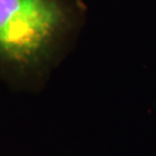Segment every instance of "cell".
Returning <instances> with one entry per match:
<instances>
[{
  "instance_id": "1",
  "label": "cell",
  "mask_w": 156,
  "mask_h": 156,
  "mask_svg": "<svg viewBox=\"0 0 156 156\" xmlns=\"http://www.w3.org/2000/svg\"><path fill=\"white\" fill-rule=\"evenodd\" d=\"M73 12L64 0H0V81L38 94L73 51Z\"/></svg>"
}]
</instances>
